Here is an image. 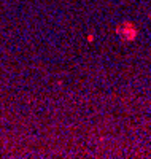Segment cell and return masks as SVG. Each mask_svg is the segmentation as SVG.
<instances>
[{
  "label": "cell",
  "mask_w": 151,
  "mask_h": 159,
  "mask_svg": "<svg viewBox=\"0 0 151 159\" xmlns=\"http://www.w3.org/2000/svg\"><path fill=\"white\" fill-rule=\"evenodd\" d=\"M132 29H134V27H130V30H126V25H122V27H119V29H118V32H119L121 35L124 34V35L127 37V40H130V38H134V35H135V32H134Z\"/></svg>",
  "instance_id": "6da1fadb"
}]
</instances>
